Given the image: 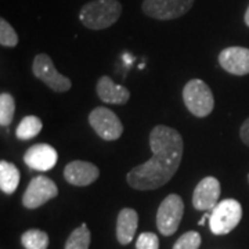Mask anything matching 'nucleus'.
Wrapping results in <instances>:
<instances>
[{
    "label": "nucleus",
    "mask_w": 249,
    "mask_h": 249,
    "mask_svg": "<svg viewBox=\"0 0 249 249\" xmlns=\"http://www.w3.org/2000/svg\"><path fill=\"white\" fill-rule=\"evenodd\" d=\"M152 157L126 175L127 184L140 191L157 190L169 183L183 160L184 142L176 129L157 124L150 133Z\"/></svg>",
    "instance_id": "obj_1"
},
{
    "label": "nucleus",
    "mask_w": 249,
    "mask_h": 249,
    "mask_svg": "<svg viewBox=\"0 0 249 249\" xmlns=\"http://www.w3.org/2000/svg\"><path fill=\"white\" fill-rule=\"evenodd\" d=\"M121 14L122 4L118 0H91L80 9L79 19L85 28L101 31L112 27Z\"/></svg>",
    "instance_id": "obj_2"
},
{
    "label": "nucleus",
    "mask_w": 249,
    "mask_h": 249,
    "mask_svg": "<svg viewBox=\"0 0 249 249\" xmlns=\"http://www.w3.org/2000/svg\"><path fill=\"white\" fill-rule=\"evenodd\" d=\"M183 101L187 109L196 118L208 116L214 108L213 93L201 79H191L187 82L183 89Z\"/></svg>",
    "instance_id": "obj_3"
},
{
    "label": "nucleus",
    "mask_w": 249,
    "mask_h": 249,
    "mask_svg": "<svg viewBox=\"0 0 249 249\" xmlns=\"http://www.w3.org/2000/svg\"><path fill=\"white\" fill-rule=\"evenodd\" d=\"M242 206L232 198L223 199L214 206L209 217V227L214 235H226L231 232L241 222Z\"/></svg>",
    "instance_id": "obj_4"
},
{
    "label": "nucleus",
    "mask_w": 249,
    "mask_h": 249,
    "mask_svg": "<svg viewBox=\"0 0 249 249\" xmlns=\"http://www.w3.org/2000/svg\"><path fill=\"white\" fill-rule=\"evenodd\" d=\"M184 213V202L178 194H169L160 202L157 212V227L162 235L169 237L178 231Z\"/></svg>",
    "instance_id": "obj_5"
},
{
    "label": "nucleus",
    "mask_w": 249,
    "mask_h": 249,
    "mask_svg": "<svg viewBox=\"0 0 249 249\" xmlns=\"http://www.w3.org/2000/svg\"><path fill=\"white\" fill-rule=\"evenodd\" d=\"M32 72L37 79L42 80L47 88L54 90L55 93H64L72 88L71 79L57 71L50 55L45 53L37 54L34 58Z\"/></svg>",
    "instance_id": "obj_6"
},
{
    "label": "nucleus",
    "mask_w": 249,
    "mask_h": 249,
    "mask_svg": "<svg viewBox=\"0 0 249 249\" xmlns=\"http://www.w3.org/2000/svg\"><path fill=\"white\" fill-rule=\"evenodd\" d=\"M194 1L196 0H144L142 10L147 17L170 21L187 14L194 6Z\"/></svg>",
    "instance_id": "obj_7"
},
{
    "label": "nucleus",
    "mask_w": 249,
    "mask_h": 249,
    "mask_svg": "<svg viewBox=\"0 0 249 249\" xmlns=\"http://www.w3.org/2000/svg\"><path fill=\"white\" fill-rule=\"evenodd\" d=\"M89 124L98 137L106 142H115L124 133V124L121 119L109 108H94L89 114Z\"/></svg>",
    "instance_id": "obj_8"
},
{
    "label": "nucleus",
    "mask_w": 249,
    "mask_h": 249,
    "mask_svg": "<svg viewBox=\"0 0 249 249\" xmlns=\"http://www.w3.org/2000/svg\"><path fill=\"white\" fill-rule=\"evenodd\" d=\"M58 196V188L52 178L36 176L31 180L22 196V205L27 209H36Z\"/></svg>",
    "instance_id": "obj_9"
},
{
    "label": "nucleus",
    "mask_w": 249,
    "mask_h": 249,
    "mask_svg": "<svg viewBox=\"0 0 249 249\" xmlns=\"http://www.w3.org/2000/svg\"><path fill=\"white\" fill-rule=\"evenodd\" d=\"M220 183L213 176L202 178L196 184L193 194V205L196 211H212L219 204L220 198Z\"/></svg>",
    "instance_id": "obj_10"
},
{
    "label": "nucleus",
    "mask_w": 249,
    "mask_h": 249,
    "mask_svg": "<svg viewBox=\"0 0 249 249\" xmlns=\"http://www.w3.org/2000/svg\"><path fill=\"white\" fill-rule=\"evenodd\" d=\"M58 160L57 150L50 144L39 142L29 147L24 154V162L29 169L37 172H47L53 169Z\"/></svg>",
    "instance_id": "obj_11"
},
{
    "label": "nucleus",
    "mask_w": 249,
    "mask_h": 249,
    "mask_svg": "<svg viewBox=\"0 0 249 249\" xmlns=\"http://www.w3.org/2000/svg\"><path fill=\"white\" fill-rule=\"evenodd\" d=\"M219 64L223 70L235 76L249 73V49L241 46L226 47L219 53Z\"/></svg>",
    "instance_id": "obj_12"
},
{
    "label": "nucleus",
    "mask_w": 249,
    "mask_h": 249,
    "mask_svg": "<svg viewBox=\"0 0 249 249\" xmlns=\"http://www.w3.org/2000/svg\"><path fill=\"white\" fill-rule=\"evenodd\" d=\"M100 176V169L88 160H72L64 168L67 183L76 187H86L94 183Z\"/></svg>",
    "instance_id": "obj_13"
},
{
    "label": "nucleus",
    "mask_w": 249,
    "mask_h": 249,
    "mask_svg": "<svg viewBox=\"0 0 249 249\" xmlns=\"http://www.w3.org/2000/svg\"><path fill=\"white\" fill-rule=\"evenodd\" d=\"M98 98L106 103V104H115V106H124L129 98H130V91L126 89L122 85H118L109 76L104 75L97 80Z\"/></svg>",
    "instance_id": "obj_14"
},
{
    "label": "nucleus",
    "mask_w": 249,
    "mask_h": 249,
    "mask_svg": "<svg viewBox=\"0 0 249 249\" xmlns=\"http://www.w3.org/2000/svg\"><path fill=\"white\" fill-rule=\"evenodd\" d=\"M139 227V214L132 208H124L116 219V238L119 244L127 245L134 238Z\"/></svg>",
    "instance_id": "obj_15"
},
{
    "label": "nucleus",
    "mask_w": 249,
    "mask_h": 249,
    "mask_svg": "<svg viewBox=\"0 0 249 249\" xmlns=\"http://www.w3.org/2000/svg\"><path fill=\"white\" fill-rule=\"evenodd\" d=\"M19 184V170L9 160H0V190L11 196Z\"/></svg>",
    "instance_id": "obj_16"
},
{
    "label": "nucleus",
    "mask_w": 249,
    "mask_h": 249,
    "mask_svg": "<svg viewBox=\"0 0 249 249\" xmlns=\"http://www.w3.org/2000/svg\"><path fill=\"white\" fill-rule=\"evenodd\" d=\"M42 127H43V124L37 116L28 115L22 118L21 122L18 124L17 129H16V136L22 142L31 140L42 132Z\"/></svg>",
    "instance_id": "obj_17"
},
{
    "label": "nucleus",
    "mask_w": 249,
    "mask_h": 249,
    "mask_svg": "<svg viewBox=\"0 0 249 249\" xmlns=\"http://www.w3.org/2000/svg\"><path fill=\"white\" fill-rule=\"evenodd\" d=\"M21 244L25 249H47L49 235L42 230L31 229L21 235Z\"/></svg>",
    "instance_id": "obj_18"
},
{
    "label": "nucleus",
    "mask_w": 249,
    "mask_h": 249,
    "mask_svg": "<svg viewBox=\"0 0 249 249\" xmlns=\"http://www.w3.org/2000/svg\"><path fill=\"white\" fill-rule=\"evenodd\" d=\"M90 240H91L90 230L88 229V226L83 223L82 226L75 229L70 234L64 249H89Z\"/></svg>",
    "instance_id": "obj_19"
},
{
    "label": "nucleus",
    "mask_w": 249,
    "mask_h": 249,
    "mask_svg": "<svg viewBox=\"0 0 249 249\" xmlns=\"http://www.w3.org/2000/svg\"><path fill=\"white\" fill-rule=\"evenodd\" d=\"M16 114V100L10 93L0 94V124L1 127H9Z\"/></svg>",
    "instance_id": "obj_20"
},
{
    "label": "nucleus",
    "mask_w": 249,
    "mask_h": 249,
    "mask_svg": "<svg viewBox=\"0 0 249 249\" xmlns=\"http://www.w3.org/2000/svg\"><path fill=\"white\" fill-rule=\"evenodd\" d=\"M0 45L3 47H16L18 45V35L9 21L0 18Z\"/></svg>",
    "instance_id": "obj_21"
},
{
    "label": "nucleus",
    "mask_w": 249,
    "mask_h": 249,
    "mask_svg": "<svg viewBox=\"0 0 249 249\" xmlns=\"http://www.w3.org/2000/svg\"><path fill=\"white\" fill-rule=\"evenodd\" d=\"M201 241L202 238L199 232L187 231L175 242L173 249H198L201 247Z\"/></svg>",
    "instance_id": "obj_22"
},
{
    "label": "nucleus",
    "mask_w": 249,
    "mask_h": 249,
    "mask_svg": "<svg viewBox=\"0 0 249 249\" xmlns=\"http://www.w3.org/2000/svg\"><path fill=\"white\" fill-rule=\"evenodd\" d=\"M136 249H160V238L154 232H142L136 241Z\"/></svg>",
    "instance_id": "obj_23"
},
{
    "label": "nucleus",
    "mask_w": 249,
    "mask_h": 249,
    "mask_svg": "<svg viewBox=\"0 0 249 249\" xmlns=\"http://www.w3.org/2000/svg\"><path fill=\"white\" fill-rule=\"evenodd\" d=\"M240 139L241 142L249 147V116L242 122L240 127Z\"/></svg>",
    "instance_id": "obj_24"
},
{
    "label": "nucleus",
    "mask_w": 249,
    "mask_h": 249,
    "mask_svg": "<svg viewBox=\"0 0 249 249\" xmlns=\"http://www.w3.org/2000/svg\"><path fill=\"white\" fill-rule=\"evenodd\" d=\"M209 217H211V213H209V212L206 211L204 216L201 217V220L198 222V224H199V226H202V224H205V222H206V220H209Z\"/></svg>",
    "instance_id": "obj_25"
},
{
    "label": "nucleus",
    "mask_w": 249,
    "mask_h": 249,
    "mask_svg": "<svg viewBox=\"0 0 249 249\" xmlns=\"http://www.w3.org/2000/svg\"><path fill=\"white\" fill-rule=\"evenodd\" d=\"M244 21H245L247 27H249V6L247 7V11H245V16H244Z\"/></svg>",
    "instance_id": "obj_26"
},
{
    "label": "nucleus",
    "mask_w": 249,
    "mask_h": 249,
    "mask_svg": "<svg viewBox=\"0 0 249 249\" xmlns=\"http://www.w3.org/2000/svg\"><path fill=\"white\" fill-rule=\"evenodd\" d=\"M248 181H249V175H248Z\"/></svg>",
    "instance_id": "obj_27"
}]
</instances>
